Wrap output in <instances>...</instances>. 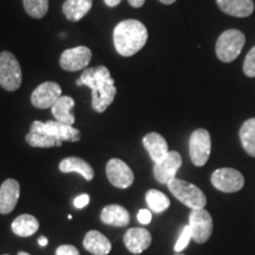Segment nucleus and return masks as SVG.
<instances>
[{"instance_id": "f03ea898", "label": "nucleus", "mask_w": 255, "mask_h": 255, "mask_svg": "<svg viewBox=\"0 0 255 255\" xmlns=\"http://www.w3.org/2000/svg\"><path fill=\"white\" fill-rule=\"evenodd\" d=\"M148 40V30L136 19H128L116 25L114 30V45L123 57H131L143 49Z\"/></svg>"}, {"instance_id": "ddd939ff", "label": "nucleus", "mask_w": 255, "mask_h": 255, "mask_svg": "<svg viewBox=\"0 0 255 255\" xmlns=\"http://www.w3.org/2000/svg\"><path fill=\"white\" fill-rule=\"evenodd\" d=\"M182 165V156L177 151H169V154L154 165V176L159 183L168 184L176 177L178 169Z\"/></svg>"}, {"instance_id": "2eb2a0df", "label": "nucleus", "mask_w": 255, "mask_h": 255, "mask_svg": "<svg viewBox=\"0 0 255 255\" xmlns=\"http://www.w3.org/2000/svg\"><path fill=\"white\" fill-rule=\"evenodd\" d=\"M20 186L18 181L7 178L0 186V214H9L17 206Z\"/></svg>"}, {"instance_id": "20e7f679", "label": "nucleus", "mask_w": 255, "mask_h": 255, "mask_svg": "<svg viewBox=\"0 0 255 255\" xmlns=\"http://www.w3.org/2000/svg\"><path fill=\"white\" fill-rule=\"evenodd\" d=\"M245 43H246V37L241 31L234 28L225 31L216 41V56L221 62L231 63L240 56Z\"/></svg>"}, {"instance_id": "6e6552de", "label": "nucleus", "mask_w": 255, "mask_h": 255, "mask_svg": "<svg viewBox=\"0 0 255 255\" xmlns=\"http://www.w3.org/2000/svg\"><path fill=\"white\" fill-rule=\"evenodd\" d=\"M191 239L196 244H205L212 237L213 219L205 208L191 209L189 214Z\"/></svg>"}, {"instance_id": "6ab92c4d", "label": "nucleus", "mask_w": 255, "mask_h": 255, "mask_svg": "<svg viewBox=\"0 0 255 255\" xmlns=\"http://www.w3.org/2000/svg\"><path fill=\"white\" fill-rule=\"evenodd\" d=\"M101 221L114 227H127L130 223V214L122 206L109 205L102 210Z\"/></svg>"}, {"instance_id": "a211bd4d", "label": "nucleus", "mask_w": 255, "mask_h": 255, "mask_svg": "<svg viewBox=\"0 0 255 255\" xmlns=\"http://www.w3.org/2000/svg\"><path fill=\"white\" fill-rule=\"evenodd\" d=\"M223 13L237 18H245L253 13V0H216Z\"/></svg>"}, {"instance_id": "9d476101", "label": "nucleus", "mask_w": 255, "mask_h": 255, "mask_svg": "<svg viewBox=\"0 0 255 255\" xmlns=\"http://www.w3.org/2000/svg\"><path fill=\"white\" fill-rule=\"evenodd\" d=\"M92 58L91 50L87 46H76L62 53L59 59L60 68L65 71H79L87 69Z\"/></svg>"}, {"instance_id": "aec40b11", "label": "nucleus", "mask_w": 255, "mask_h": 255, "mask_svg": "<svg viewBox=\"0 0 255 255\" xmlns=\"http://www.w3.org/2000/svg\"><path fill=\"white\" fill-rule=\"evenodd\" d=\"M59 170L62 173H78L87 181L94 178V169L85 159L81 157H66L60 161Z\"/></svg>"}, {"instance_id": "4be33fe9", "label": "nucleus", "mask_w": 255, "mask_h": 255, "mask_svg": "<svg viewBox=\"0 0 255 255\" xmlns=\"http://www.w3.org/2000/svg\"><path fill=\"white\" fill-rule=\"evenodd\" d=\"M92 7V0H66L63 13L70 21H79Z\"/></svg>"}, {"instance_id": "cd10ccee", "label": "nucleus", "mask_w": 255, "mask_h": 255, "mask_svg": "<svg viewBox=\"0 0 255 255\" xmlns=\"http://www.w3.org/2000/svg\"><path fill=\"white\" fill-rule=\"evenodd\" d=\"M190 240H191V229H190V226L187 225V226H184V228L182 229V233H181L180 238H178L177 242L175 244L174 251L176 252V253H181L183 250H186L188 245H189Z\"/></svg>"}, {"instance_id": "7ed1b4c3", "label": "nucleus", "mask_w": 255, "mask_h": 255, "mask_svg": "<svg viewBox=\"0 0 255 255\" xmlns=\"http://www.w3.org/2000/svg\"><path fill=\"white\" fill-rule=\"evenodd\" d=\"M167 186L170 193L184 206L191 209H201L206 207L207 197L205 193L195 184L175 177Z\"/></svg>"}, {"instance_id": "39448f33", "label": "nucleus", "mask_w": 255, "mask_h": 255, "mask_svg": "<svg viewBox=\"0 0 255 255\" xmlns=\"http://www.w3.org/2000/svg\"><path fill=\"white\" fill-rule=\"evenodd\" d=\"M23 75L20 64L8 51L0 53V87L6 91H15L20 88Z\"/></svg>"}, {"instance_id": "1a4fd4ad", "label": "nucleus", "mask_w": 255, "mask_h": 255, "mask_svg": "<svg viewBox=\"0 0 255 255\" xmlns=\"http://www.w3.org/2000/svg\"><path fill=\"white\" fill-rule=\"evenodd\" d=\"M212 183L216 189L223 193H235L242 189L245 178L237 169L220 168L212 174Z\"/></svg>"}, {"instance_id": "f3484780", "label": "nucleus", "mask_w": 255, "mask_h": 255, "mask_svg": "<svg viewBox=\"0 0 255 255\" xmlns=\"http://www.w3.org/2000/svg\"><path fill=\"white\" fill-rule=\"evenodd\" d=\"M83 246L94 255H108L113 248L109 239L98 231L88 232L83 240Z\"/></svg>"}, {"instance_id": "7c9ffc66", "label": "nucleus", "mask_w": 255, "mask_h": 255, "mask_svg": "<svg viewBox=\"0 0 255 255\" xmlns=\"http://www.w3.org/2000/svg\"><path fill=\"white\" fill-rule=\"evenodd\" d=\"M89 202H90V196L88 194H82V195L76 197L75 201H73V205H75L77 209H82L84 207H87Z\"/></svg>"}, {"instance_id": "0eeeda50", "label": "nucleus", "mask_w": 255, "mask_h": 255, "mask_svg": "<svg viewBox=\"0 0 255 255\" xmlns=\"http://www.w3.org/2000/svg\"><path fill=\"white\" fill-rule=\"evenodd\" d=\"M212 141L210 135L206 129H197L191 133L189 139V155L190 159L196 167H203L208 162Z\"/></svg>"}, {"instance_id": "f8f14e48", "label": "nucleus", "mask_w": 255, "mask_h": 255, "mask_svg": "<svg viewBox=\"0 0 255 255\" xmlns=\"http://www.w3.org/2000/svg\"><path fill=\"white\" fill-rule=\"evenodd\" d=\"M62 97V88L55 82H45L34 89L31 103L37 109H47Z\"/></svg>"}, {"instance_id": "4468645a", "label": "nucleus", "mask_w": 255, "mask_h": 255, "mask_svg": "<svg viewBox=\"0 0 255 255\" xmlns=\"http://www.w3.org/2000/svg\"><path fill=\"white\" fill-rule=\"evenodd\" d=\"M127 250L132 254H141L151 245L150 232L145 228H130L123 238Z\"/></svg>"}, {"instance_id": "412c9836", "label": "nucleus", "mask_w": 255, "mask_h": 255, "mask_svg": "<svg viewBox=\"0 0 255 255\" xmlns=\"http://www.w3.org/2000/svg\"><path fill=\"white\" fill-rule=\"evenodd\" d=\"M75 107V101L73 98L69 97V96H62L55 104L51 107V113H52L53 117L58 122L69 124V126H73L75 123V116L71 113V110Z\"/></svg>"}, {"instance_id": "4c0bfd02", "label": "nucleus", "mask_w": 255, "mask_h": 255, "mask_svg": "<svg viewBox=\"0 0 255 255\" xmlns=\"http://www.w3.org/2000/svg\"><path fill=\"white\" fill-rule=\"evenodd\" d=\"M175 255H183V254H181V253H176Z\"/></svg>"}, {"instance_id": "a878e982", "label": "nucleus", "mask_w": 255, "mask_h": 255, "mask_svg": "<svg viewBox=\"0 0 255 255\" xmlns=\"http://www.w3.org/2000/svg\"><path fill=\"white\" fill-rule=\"evenodd\" d=\"M26 142L28 145L33 146V148H52V146H60L63 143L59 139L55 138V137L34 131H30L27 133Z\"/></svg>"}, {"instance_id": "dca6fc26", "label": "nucleus", "mask_w": 255, "mask_h": 255, "mask_svg": "<svg viewBox=\"0 0 255 255\" xmlns=\"http://www.w3.org/2000/svg\"><path fill=\"white\" fill-rule=\"evenodd\" d=\"M143 145L148 150L154 163L161 162L169 154L167 141L157 132H149L143 137Z\"/></svg>"}, {"instance_id": "72a5a7b5", "label": "nucleus", "mask_w": 255, "mask_h": 255, "mask_svg": "<svg viewBox=\"0 0 255 255\" xmlns=\"http://www.w3.org/2000/svg\"><path fill=\"white\" fill-rule=\"evenodd\" d=\"M121 1H122V0H104L105 5L109 6V7H116L117 5L121 4Z\"/></svg>"}, {"instance_id": "423d86ee", "label": "nucleus", "mask_w": 255, "mask_h": 255, "mask_svg": "<svg viewBox=\"0 0 255 255\" xmlns=\"http://www.w3.org/2000/svg\"><path fill=\"white\" fill-rule=\"evenodd\" d=\"M30 131L45 133V135L55 137L62 142H78L81 139V132L78 129L73 128V126L58 122V121H46V122L34 121L31 124Z\"/></svg>"}, {"instance_id": "c85d7f7f", "label": "nucleus", "mask_w": 255, "mask_h": 255, "mask_svg": "<svg viewBox=\"0 0 255 255\" xmlns=\"http://www.w3.org/2000/svg\"><path fill=\"white\" fill-rule=\"evenodd\" d=\"M244 72L248 77H255V46L247 53L244 62Z\"/></svg>"}, {"instance_id": "f704fd0d", "label": "nucleus", "mask_w": 255, "mask_h": 255, "mask_svg": "<svg viewBox=\"0 0 255 255\" xmlns=\"http://www.w3.org/2000/svg\"><path fill=\"white\" fill-rule=\"evenodd\" d=\"M47 239L45 238V237H40L39 239H38V244H39V246H41V247H45V246H47Z\"/></svg>"}, {"instance_id": "393cba45", "label": "nucleus", "mask_w": 255, "mask_h": 255, "mask_svg": "<svg viewBox=\"0 0 255 255\" xmlns=\"http://www.w3.org/2000/svg\"><path fill=\"white\" fill-rule=\"evenodd\" d=\"M145 200L149 208L154 213H157V214L163 213L170 206V201H169L167 195L162 193V191L156 189H150L146 191Z\"/></svg>"}, {"instance_id": "c9c22d12", "label": "nucleus", "mask_w": 255, "mask_h": 255, "mask_svg": "<svg viewBox=\"0 0 255 255\" xmlns=\"http://www.w3.org/2000/svg\"><path fill=\"white\" fill-rule=\"evenodd\" d=\"M159 1L162 2V4H165V5H170V4H174L176 0H159Z\"/></svg>"}, {"instance_id": "9b49d317", "label": "nucleus", "mask_w": 255, "mask_h": 255, "mask_svg": "<svg viewBox=\"0 0 255 255\" xmlns=\"http://www.w3.org/2000/svg\"><path fill=\"white\" fill-rule=\"evenodd\" d=\"M107 177L110 183L120 189L129 188L133 183L135 176L126 162L120 158H111L107 163Z\"/></svg>"}, {"instance_id": "58836bf2", "label": "nucleus", "mask_w": 255, "mask_h": 255, "mask_svg": "<svg viewBox=\"0 0 255 255\" xmlns=\"http://www.w3.org/2000/svg\"><path fill=\"white\" fill-rule=\"evenodd\" d=\"M5 255H8V254H5Z\"/></svg>"}, {"instance_id": "5701e85b", "label": "nucleus", "mask_w": 255, "mask_h": 255, "mask_svg": "<svg viewBox=\"0 0 255 255\" xmlns=\"http://www.w3.org/2000/svg\"><path fill=\"white\" fill-rule=\"evenodd\" d=\"M38 228H39V222L34 216L30 214L19 215L12 222V232L21 238L31 237L34 233H37Z\"/></svg>"}, {"instance_id": "f257e3e1", "label": "nucleus", "mask_w": 255, "mask_h": 255, "mask_svg": "<svg viewBox=\"0 0 255 255\" xmlns=\"http://www.w3.org/2000/svg\"><path fill=\"white\" fill-rule=\"evenodd\" d=\"M76 84L78 87H88L91 90V105L96 113H104L113 104L116 97L117 89L115 81L108 68L103 65L97 68L85 69Z\"/></svg>"}, {"instance_id": "e433bc0d", "label": "nucleus", "mask_w": 255, "mask_h": 255, "mask_svg": "<svg viewBox=\"0 0 255 255\" xmlns=\"http://www.w3.org/2000/svg\"><path fill=\"white\" fill-rule=\"evenodd\" d=\"M18 255H31V254H28V253H26V252H18Z\"/></svg>"}, {"instance_id": "2f4dec72", "label": "nucleus", "mask_w": 255, "mask_h": 255, "mask_svg": "<svg viewBox=\"0 0 255 255\" xmlns=\"http://www.w3.org/2000/svg\"><path fill=\"white\" fill-rule=\"evenodd\" d=\"M137 220H138L139 223L142 225H148L151 221V213L150 210L148 209H141L137 214Z\"/></svg>"}, {"instance_id": "c756f323", "label": "nucleus", "mask_w": 255, "mask_h": 255, "mask_svg": "<svg viewBox=\"0 0 255 255\" xmlns=\"http://www.w3.org/2000/svg\"><path fill=\"white\" fill-rule=\"evenodd\" d=\"M56 255H81L79 251L71 245H63L56 250Z\"/></svg>"}, {"instance_id": "473e14b6", "label": "nucleus", "mask_w": 255, "mask_h": 255, "mask_svg": "<svg viewBox=\"0 0 255 255\" xmlns=\"http://www.w3.org/2000/svg\"><path fill=\"white\" fill-rule=\"evenodd\" d=\"M128 1H129V4L131 5L133 8H139L144 5L145 0H128Z\"/></svg>"}, {"instance_id": "bb28decb", "label": "nucleus", "mask_w": 255, "mask_h": 255, "mask_svg": "<svg viewBox=\"0 0 255 255\" xmlns=\"http://www.w3.org/2000/svg\"><path fill=\"white\" fill-rule=\"evenodd\" d=\"M25 11L30 17L40 19L47 13L49 0H23Z\"/></svg>"}, {"instance_id": "b1692460", "label": "nucleus", "mask_w": 255, "mask_h": 255, "mask_svg": "<svg viewBox=\"0 0 255 255\" xmlns=\"http://www.w3.org/2000/svg\"><path fill=\"white\" fill-rule=\"evenodd\" d=\"M241 144L248 155L255 157V119H250L240 129Z\"/></svg>"}]
</instances>
